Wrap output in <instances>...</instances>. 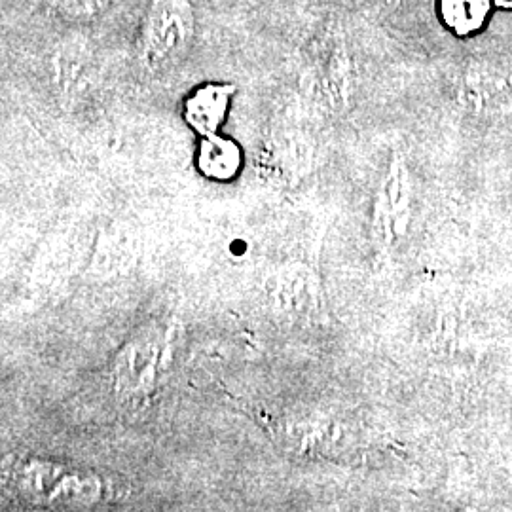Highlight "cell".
I'll return each instance as SVG.
<instances>
[{"label": "cell", "mask_w": 512, "mask_h": 512, "mask_svg": "<svg viewBox=\"0 0 512 512\" xmlns=\"http://www.w3.org/2000/svg\"><path fill=\"white\" fill-rule=\"evenodd\" d=\"M171 346L164 330H141L116 353L110 380L118 399L143 401L148 399L164 380L169 366Z\"/></svg>", "instance_id": "3"}, {"label": "cell", "mask_w": 512, "mask_h": 512, "mask_svg": "<svg viewBox=\"0 0 512 512\" xmlns=\"http://www.w3.org/2000/svg\"><path fill=\"white\" fill-rule=\"evenodd\" d=\"M52 80L57 92L69 99L88 90L93 76L92 44L82 35L63 38L50 59Z\"/></svg>", "instance_id": "5"}, {"label": "cell", "mask_w": 512, "mask_h": 512, "mask_svg": "<svg viewBox=\"0 0 512 512\" xmlns=\"http://www.w3.org/2000/svg\"><path fill=\"white\" fill-rule=\"evenodd\" d=\"M444 23L456 33H471L488 14V0H440Z\"/></svg>", "instance_id": "7"}, {"label": "cell", "mask_w": 512, "mask_h": 512, "mask_svg": "<svg viewBox=\"0 0 512 512\" xmlns=\"http://www.w3.org/2000/svg\"><path fill=\"white\" fill-rule=\"evenodd\" d=\"M238 88L230 82H205L186 95L183 118L200 137L220 133Z\"/></svg>", "instance_id": "4"}, {"label": "cell", "mask_w": 512, "mask_h": 512, "mask_svg": "<svg viewBox=\"0 0 512 512\" xmlns=\"http://www.w3.org/2000/svg\"><path fill=\"white\" fill-rule=\"evenodd\" d=\"M497 4H501L505 8H512V0H497Z\"/></svg>", "instance_id": "10"}, {"label": "cell", "mask_w": 512, "mask_h": 512, "mask_svg": "<svg viewBox=\"0 0 512 512\" xmlns=\"http://www.w3.org/2000/svg\"><path fill=\"white\" fill-rule=\"evenodd\" d=\"M8 475L12 492L42 509H88L107 494V484L97 473L55 459H18Z\"/></svg>", "instance_id": "1"}, {"label": "cell", "mask_w": 512, "mask_h": 512, "mask_svg": "<svg viewBox=\"0 0 512 512\" xmlns=\"http://www.w3.org/2000/svg\"><path fill=\"white\" fill-rule=\"evenodd\" d=\"M196 37L192 0H150L137 33V54L150 71L175 67Z\"/></svg>", "instance_id": "2"}, {"label": "cell", "mask_w": 512, "mask_h": 512, "mask_svg": "<svg viewBox=\"0 0 512 512\" xmlns=\"http://www.w3.org/2000/svg\"><path fill=\"white\" fill-rule=\"evenodd\" d=\"M272 291H274L272 293L274 304L281 310V313L298 317V311L302 310V306H304L302 293L313 291V287H311L310 277L298 275V270H294L289 274L281 275Z\"/></svg>", "instance_id": "8"}, {"label": "cell", "mask_w": 512, "mask_h": 512, "mask_svg": "<svg viewBox=\"0 0 512 512\" xmlns=\"http://www.w3.org/2000/svg\"><path fill=\"white\" fill-rule=\"evenodd\" d=\"M196 165L205 179L215 183H230L241 173L243 150L234 139L220 133L200 137Z\"/></svg>", "instance_id": "6"}, {"label": "cell", "mask_w": 512, "mask_h": 512, "mask_svg": "<svg viewBox=\"0 0 512 512\" xmlns=\"http://www.w3.org/2000/svg\"><path fill=\"white\" fill-rule=\"evenodd\" d=\"M112 0H50L55 14L69 23H92L110 8Z\"/></svg>", "instance_id": "9"}]
</instances>
